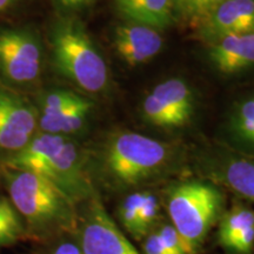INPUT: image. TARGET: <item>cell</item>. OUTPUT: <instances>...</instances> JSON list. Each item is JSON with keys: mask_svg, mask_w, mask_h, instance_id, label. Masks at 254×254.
Listing matches in <instances>:
<instances>
[{"mask_svg": "<svg viewBox=\"0 0 254 254\" xmlns=\"http://www.w3.org/2000/svg\"><path fill=\"white\" fill-rule=\"evenodd\" d=\"M172 158L171 146L135 132L111 136L103 154L104 168L117 185L144 183L160 173Z\"/></svg>", "mask_w": 254, "mask_h": 254, "instance_id": "cell-3", "label": "cell"}, {"mask_svg": "<svg viewBox=\"0 0 254 254\" xmlns=\"http://www.w3.org/2000/svg\"><path fill=\"white\" fill-rule=\"evenodd\" d=\"M114 47L124 62L131 66H138L159 55L164 47V38L157 28L125 23L116 28Z\"/></svg>", "mask_w": 254, "mask_h": 254, "instance_id": "cell-12", "label": "cell"}, {"mask_svg": "<svg viewBox=\"0 0 254 254\" xmlns=\"http://www.w3.org/2000/svg\"><path fill=\"white\" fill-rule=\"evenodd\" d=\"M79 247L82 254H140L95 198L82 221Z\"/></svg>", "mask_w": 254, "mask_h": 254, "instance_id": "cell-9", "label": "cell"}, {"mask_svg": "<svg viewBox=\"0 0 254 254\" xmlns=\"http://www.w3.org/2000/svg\"><path fill=\"white\" fill-rule=\"evenodd\" d=\"M4 177L9 201L32 227L53 231L74 226L75 202L47 178L7 167Z\"/></svg>", "mask_w": 254, "mask_h": 254, "instance_id": "cell-2", "label": "cell"}, {"mask_svg": "<svg viewBox=\"0 0 254 254\" xmlns=\"http://www.w3.org/2000/svg\"><path fill=\"white\" fill-rule=\"evenodd\" d=\"M228 131L238 144L254 151V93L233 107L228 119Z\"/></svg>", "mask_w": 254, "mask_h": 254, "instance_id": "cell-17", "label": "cell"}, {"mask_svg": "<svg viewBox=\"0 0 254 254\" xmlns=\"http://www.w3.org/2000/svg\"><path fill=\"white\" fill-rule=\"evenodd\" d=\"M24 234L19 213L7 198L0 194V247L8 246Z\"/></svg>", "mask_w": 254, "mask_h": 254, "instance_id": "cell-18", "label": "cell"}, {"mask_svg": "<svg viewBox=\"0 0 254 254\" xmlns=\"http://www.w3.org/2000/svg\"><path fill=\"white\" fill-rule=\"evenodd\" d=\"M209 44L208 58L217 71L236 74L254 67V33L230 34Z\"/></svg>", "mask_w": 254, "mask_h": 254, "instance_id": "cell-13", "label": "cell"}, {"mask_svg": "<svg viewBox=\"0 0 254 254\" xmlns=\"http://www.w3.org/2000/svg\"><path fill=\"white\" fill-rule=\"evenodd\" d=\"M194 93L182 78H170L157 85L142 101L145 122L160 128L185 126L194 113Z\"/></svg>", "mask_w": 254, "mask_h": 254, "instance_id": "cell-7", "label": "cell"}, {"mask_svg": "<svg viewBox=\"0 0 254 254\" xmlns=\"http://www.w3.org/2000/svg\"><path fill=\"white\" fill-rule=\"evenodd\" d=\"M222 1L225 0H178L176 12L189 20L199 23Z\"/></svg>", "mask_w": 254, "mask_h": 254, "instance_id": "cell-19", "label": "cell"}, {"mask_svg": "<svg viewBox=\"0 0 254 254\" xmlns=\"http://www.w3.org/2000/svg\"><path fill=\"white\" fill-rule=\"evenodd\" d=\"M219 244L232 254H253L254 211L237 205L222 215L218 232Z\"/></svg>", "mask_w": 254, "mask_h": 254, "instance_id": "cell-14", "label": "cell"}, {"mask_svg": "<svg viewBox=\"0 0 254 254\" xmlns=\"http://www.w3.org/2000/svg\"><path fill=\"white\" fill-rule=\"evenodd\" d=\"M145 192H134L123 200L119 207V219L123 226L133 236H136V222H138L139 208L144 199Z\"/></svg>", "mask_w": 254, "mask_h": 254, "instance_id": "cell-20", "label": "cell"}, {"mask_svg": "<svg viewBox=\"0 0 254 254\" xmlns=\"http://www.w3.org/2000/svg\"><path fill=\"white\" fill-rule=\"evenodd\" d=\"M221 180L243 198L254 201V159L231 158L222 165Z\"/></svg>", "mask_w": 254, "mask_h": 254, "instance_id": "cell-16", "label": "cell"}, {"mask_svg": "<svg viewBox=\"0 0 254 254\" xmlns=\"http://www.w3.org/2000/svg\"><path fill=\"white\" fill-rule=\"evenodd\" d=\"M34 106L38 112V132L63 136L84 129L93 110V104L87 98L63 88L43 92Z\"/></svg>", "mask_w": 254, "mask_h": 254, "instance_id": "cell-6", "label": "cell"}, {"mask_svg": "<svg viewBox=\"0 0 254 254\" xmlns=\"http://www.w3.org/2000/svg\"><path fill=\"white\" fill-rule=\"evenodd\" d=\"M65 11H80L93 4L95 0H53Z\"/></svg>", "mask_w": 254, "mask_h": 254, "instance_id": "cell-24", "label": "cell"}, {"mask_svg": "<svg viewBox=\"0 0 254 254\" xmlns=\"http://www.w3.org/2000/svg\"><path fill=\"white\" fill-rule=\"evenodd\" d=\"M40 176L63 190L73 202L92 195V186L84 168V158L77 145L67 138Z\"/></svg>", "mask_w": 254, "mask_h": 254, "instance_id": "cell-10", "label": "cell"}, {"mask_svg": "<svg viewBox=\"0 0 254 254\" xmlns=\"http://www.w3.org/2000/svg\"><path fill=\"white\" fill-rule=\"evenodd\" d=\"M53 254H82L80 247L72 243H64L55 250Z\"/></svg>", "mask_w": 254, "mask_h": 254, "instance_id": "cell-25", "label": "cell"}, {"mask_svg": "<svg viewBox=\"0 0 254 254\" xmlns=\"http://www.w3.org/2000/svg\"><path fill=\"white\" fill-rule=\"evenodd\" d=\"M178 1V0H174V2H177Z\"/></svg>", "mask_w": 254, "mask_h": 254, "instance_id": "cell-27", "label": "cell"}, {"mask_svg": "<svg viewBox=\"0 0 254 254\" xmlns=\"http://www.w3.org/2000/svg\"><path fill=\"white\" fill-rule=\"evenodd\" d=\"M44 49L31 27L0 28V84L11 88L33 85L43 69Z\"/></svg>", "mask_w": 254, "mask_h": 254, "instance_id": "cell-5", "label": "cell"}, {"mask_svg": "<svg viewBox=\"0 0 254 254\" xmlns=\"http://www.w3.org/2000/svg\"><path fill=\"white\" fill-rule=\"evenodd\" d=\"M224 204L217 187L204 182L174 186L167 195V212L172 226L195 254L196 249L217 221Z\"/></svg>", "mask_w": 254, "mask_h": 254, "instance_id": "cell-4", "label": "cell"}, {"mask_svg": "<svg viewBox=\"0 0 254 254\" xmlns=\"http://www.w3.org/2000/svg\"><path fill=\"white\" fill-rule=\"evenodd\" d=\"M208 41L230 34L254 33V0H225L198 23Z\"/></svg>", "mask_w": 254, "mask_h": 254, "instance_id": "cell-11", "label": "cell"}, {"mask_svg": "<svg viewBox=\"0 0 254 254\" xmlns=\"http://www.w3.org/2000/svg\"><path fill=\"white\" fill-rule=\"evenodd\" d=\"M157 233L168 254H194L172 225H163Z\"/></svg>", "mask_w": 254, "mask_h": 254, "instance_id": "cell-22", "label": "cell"}, {"mask_svg": "<svg viewBox=\"0 0 254 254\" xmlns=\"http://www.w3.org/2000/svg\"><path fill=\"white\" fill-rule=\"evenodd\" d=\"M159 214V202L155 195L145 192L144 199L139 208L138 222H136V236H145L151 230L152 225L157 220Z\"/></svg>", "mask_w": 254, "mask_h": 254, "instance_id": "cell-21", "label": "cell"}, {"mask_svg": "<svg viewBox=\"0 0 254 254\" xmlns=\"http://www.w3.org/2000/svg\"><path fill=\"white\" fill-rule=\"evenodd\" d=\"M18 0H0V13H4L17 4Z\"/></svg>", "mask_w": 254, "mask_h": 254, "instance_id": "cell-26", "label": "cell"}, {"mask_svg": "<svg viewBox=\"0 0 254 254\" xmlns=\"http://www.w3.org/2000/svg\"><path fill=\"white\" fill-rule=\"evenodd\" d=\"M38 133L34 104L18 92L0 84V151L14 154Z\"/></svg>", "mask_w": 254, "mask_h": 254, "instance_id": "cell-8", "label": "cell"}, {"mask_svg": "<svg viewBox=\"0 0 254 254\" xmlns=\"http://www.w3.org/2000/svg\"><path fill=\"white\" fill-rule=\"evenodd\" d=\"M114 6L127 23L146 25L159 31L170 26L176 14L174 0H114Z\"/></svg>", "mask_w": 254, "mask_h": 254, "instance_id": "cell-15", "label": "cell"}, {"mask_svg": "<svg viewBox=\"0 0 254 254\" xmlns=\"http://www.w3.org/2000/svg\"><path fill=\"white\" fill-rule=\"evenodd\" d=\"M144 254H168L157 232L148 234L144 243Z\"/></svg>", "mask_w": 254, "mask_h": 254, "instance_id": "cell-23", "label": "cell"}, {"mask_svg": "<svg viewBox=\"0 0 254 254\" xmlns=\"http://www.w3.org/2000/svg\"><path fill=\"white\" fill-rule=\"evenodd\" d=\"M50 45L53 66L60 75L88 93L106 90L109 66L81 23L72 18L56 21Z\"/></svg>", "mask_w": 254, "mask_h": 254, "instance_id": "cell-1", "label": "cell"}]
</instances>
